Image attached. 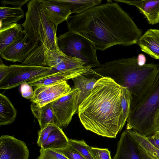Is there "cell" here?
Instances as JSON below:
<instances>
[{"label":"cell","mask_w":159,"mask_h":159,"mask_svg":"<svg viewBox=\"0 0 159 159\" xmlns=\"http://www.w3.org/2000/svg\"><path fill=\"white\" fill-rule=\"evenodd\" d=\"M159 112V71L143 96L131 109L126 129H133L146 136L153 134L154 121Z\"/></svg>","instance_id":"277c9868"},{"label":"cell","mask_w":159,"mask_h":159,"mask_svg":"<svg viewBox=\"0 0 159 159\" xmlns=\"http://www.w3.org/2000/svg\"><path fill=\"white\" fill-rule=\"evenodd\" d=\"M69 146V138L65 135L62 129L57 126L51 131L41 148L61 149Z\"/></svg>","instance_id":"44dd1931"},{"label":"cell","mask_w":159,"mask_h":159,"mask_svg":"<svg viewBox=\"0 0 159 159\" xmlns=\"http://www.w3.org/2000/svg\"><path fill=\"white\" fill-rule=\"evenodd\" d=\"M9 72V66L0 62V82L4 80L8 76Z\"/></svg>","instance_id":"836d02e7"},{"label":"cell","mask_w":159,"mask_h":159,"mask_svg":"<svg viewBox=\"0 0 159 159\" xmlns=\"http://www.w3.org/2000/svg\"><path fill=\"white\" fill-rule=\"evenodd\" d=\"M89 151L94 159H111L110 152L107 149L91 147Z\"/></svg>","instance_id":"f546056e"},{"label":"cell","mask_w":159,"mask_h":159,"mask_svg":"<svg viewBox=\"0 0 159 159\" xmlns=\"http://www.w3.org/2000/svg\"><path fill=\"white\" fill-rule=\"evenodd\" d=\"M147 137L149 141L159 149V135L154 133L151 136H147Z\"/></svg>","instance_id":"e575fe53"},{"label":"cell","mask_w":159,"mask_h":159,"mask_svg":"<svg viewBox=\"0 0 159 159\" xmlns=\"http://www.w3.org/2000/svg\"><path fill=\"white\" fill-rule=\"evenodd\" d=\"M101 68L107 75L119 76L121 86L127 88L131 96V109L151 86L159 71V64L140 66L137 57L120 58L106 62Z\"/></svg>","instance_id":"3957f363"},{"label":"cell","mask_w":159,"mask_h":159,"mask_svg":"<svg viewBox=\"0 0 159 159\" xmlns=\"http://www.w3.org/2000/svg\"><path fill=\"white\" fill-rule=\"evenodd\" d=\"M29 0H2L1 3L2 5H5L7 4L12 5L15 7H19L21 8L25 4L29 1Z\"/></svg>","instance_id":"d6a6232c"},{"label":"cell","mask_w":159,"mask_h":159,"mask_svg":"<svg viewBox=\"0 0 159 159\" xmlns=\"http://www.w3.org/2000/svg\"><path fill=\"white\" fill-rule=\"evenodd\" d=\"M22 25L14 24L0 30V52L12 44L24 34Z\"/></svg>","instance_id":"d6986e66"},{"label":"cell","mask_w":159,"mask_h":159,"mask_svg":"<svg viewBox=\"0 0 159 159\" xmlns=\"http://www.w3.org/2000/svg\"><path fill=\"white\" fill-rule=\"evenodd\" d=\"M114 1L135 6L145 16L150 24L153 25L159 22V0H114Z\"/></svg>","instance_id":"9a60e30c"},{"label":"cell","mask_w":159,"mask_h":159,"mask_svg":"<svg viewBox=\"0 0 159 159\" xmlns=\"http://www.w3.org/2000/svg\"><path fill=\"white\" fill-rule=\"evenodd\" d=\"M52 2L66 7L72 13H80L94 6L100 5L101 0H50Z\"/></svg>","instance_id":"603a6c76"},{"label":"cell","mask_w":159,"mask_h":159,"mask_svg":"<svg viewBox=\"0 0 159 159\" xmlns=\"http://www.w3.org/2000/svg\"><path fill=\"white\" fill-rule=\"evenodd\" d=\"M121 87L109 77L97 80L78 109L80 120L86 129L104 137L116 138L123 128Z\"/></svg>","instance_id":"7a4b0ae2"},{"label":"cell","mask_w":159,"mask_h":159,"mask_svg":"<svg viewBox=\"0 0 159 159\" xmlns=\"http://www.w3.org/2000/svg\"><path fill=\"white\" fill-rule=\"evenodd\" d=\"M39 2L47 18L57 28L59 24L66 21L72 14L67 8L53 3L50 0H39Z\"/></svg>","instance_id":"2e32d148"},{"label":"cell","mask_w":159,"mask_h":159,"mask_svg":"<svg viewBox=\"0 0 159 159\" xmlns=\"http://www.w3.org/2000/svg\"><path fill=\"white\" fill-rule=\"evenodd\" d=\"M138 64L140 66H143L145 64L146 59L145 56L142 54H139L137 57Z\"/></svg>","instance_id":"8d00e7d4"},{"label":"cell","mask_w":159,"mask_h":159,"mask_svg":"<svg viewBox=\"0 0 159 159\" xmlns=\"http://www.w3.org/2000/svg\"><path fill=\"white\" fill-rule=\"evenodd\" d=\"M79 95V90L73 88L68 94L52 102L57 125L61 128L67 127L77 112Z\"/></svg>","instance_id":"9c48e42d"},{"label":"cell","mask_w":159,"mask_h":159,"mask_svg":"<svg viewBox=\"0 0 159 159\" xmlns=\"http://www.w3.org/2000/svg\"><path fill=\"white\" fill-rule=\"evenodd\" d=\"M91 68L90 66H86L73 70L58 72L30 81L27 83L34 87L56 84L85 75L90 71Z\"/></svg>","instance_id":"4fadbf2b"},{"label":"cell","mask_w":159,"mask_h":159,"mask_svg":"<svg viewBox=\"0 0 159 159\" xmlns=\"http://www.w3.org/2000/svg\"><path fill=\"white\" fill-rule=\"evenodd\" d=\"M74 86L73 88L78 89L80 91L79 107L83 101L90 94L97 82L94 78H87L81 75L72 79Z\"/></svg>","instance_id":"cb8c5ba5"},{"label":"cell","mask_w":159,"mask_h":159,"mask_svg":"<svg viewBox=\"0 0 159 159\" xmlns=\"http://www.w3.org/2000/svg\"><path fill=\"white\" fill-rule=\"evenodd\" d=\"M69 146L79 152L86 159H94L90 152L91 147L84 140L69 139Z\"/></svg>","instance_id":"4316f807"},{"label":"cell","mask_w":159,"mask_h":159,"mask_svg":"<svg viewBox=\"0 0 159 159\" xmlns=\"http://www.w3.org/2000/svg\"><path fill=\"white\" fill-rule=\"evenodd\" d=\"M39 44V43L24 32L18 40L0 52V55L6 60L22 63Z\"/></svg>","instance_id":"8fae6325"},{"label":"cell","mask_w":159,"mask_h":159,"mask_svg":"<svg viewBox=\"0 0 159 159\" xmlns=\"http://www.w3.org/2000/svg\"><path fill=\"white\" fill-rule=\"evenodd\" d=\"M17 115V111L9 99L0 94V125H6L12 123Z\"/></svg>","instance_id":"7402d4cb"},{"label":"cell","mask_w":159,"mask_h":159,"mask_svg":"<svg viewBox=\"0 0 159 159\" xmlns=\"http://www.w3.org/2000/svg\"><path fill=\"white\" fill-rule=\"evenodd\" d=\"M57 43L64 54L82 60L86 66L92 67L100 66L96 49L90 41L83 36L69 30L57 37Z\"/></svg>","instance_id":"52a82bcc"},{"label":"cell","mask_w":159,"mask_h":159,"mask_svg":"<svg viewBox=\"0 0 159 159\" xmlns=\"http://www.w3.org/2000/svg\"><path fill=\"white\" fill-rule=\"evenodd\" d=\"M71 90L66 81L35 87L34 96L30 101L42 107L67 95Z\"/></svg>","instance_id":"30bf717a"},{"label":"cell","mask_w":159,"mask_h":159,"mask_svg":"<svg viewBox=\"0 0 159 159\" xmlns=\"http://www.w3.org/2000/svg\"><path fill=\"white\" fill-rule=\"evenodd\" d=\"M138 149L139 152V156L141 159H158L149 155L140 149Z\"/></svg>","instance_id":"d590c367"},{"label":"cell","mask_w":159,"mask_h":159,"mask_svg":"<svg viewBox=\"0 0 159 159\" xmlns=\"http://www.w3.org/2000/svg\"><path fill=\"white\" fill-rule=\"evenodd\" d=\"M154 133H155L157 135H159V129H158L156 132H155Z\"/></svg>","instance_id":"f35d334b"},{"label":"cell","mask_w":159,"mask_h":159,"mask_svg":"<svg viewBox=\"0 0 159 159\" xmlns=\"http://www.w3.org/2000/svg\"><path fill=\"white\" fill-rule=\"evenodd\" d=\"M24 13L21 8L1 6L0 7V30L17 23L24 18Z\"/></svg>","instance_id":"ffe728a7"},{"label":"cell","mask_w":159,"mask_h":159,"mask_svg":"<svg viewBox=\"0 0 159 159\" xmlns=\"http://www.w3.org/2000/svg\"><path fill=\"white\" fill-rule=\"evenodd\" d=\"M57 126L52 124L48 125L44 128L39 130L38 132V138L37 141L38 145L41 148L49 137L52 131Z\"/></svg>","instance_id":"f1b7e54d"},{"label":"cell","mask_w":159,"mask_h":159,"mask_svg":"<svg viewBox=\"0 0 159 159\" xmlns=\"http://www.w3.org/2000/svg\"><path fill=\"white\" fill-rule=\"evenodd\" d=\"M137 146L128 129L121 134L113 159H141Z\"/></svg>","instance_id":"5bb4252c"},{"label":"cell","mask_w":159,"mask_h":159,"mask_svg":"<svg viewBox=\"0 0 159 159\" xmlns=\"http://www.w3.org/2000/svg\"><path fill=\"white\" fill-rule=\"evenodd\" d=\"M52 74L51 67L11 65L9 66L7 76L0 82V89H11L24 83Z\"/></svg>","instance_id":"ba28073f"},{"label":"cell","mask_w":159,"mask_h":159,"mask_svg":"<svg viewBox=\"0 0 159 159\" xmlns=\"http://www.w3.org/2000/svg\"><path fill=\"white\" fill-rule=\"evenodd\" d=\"M29 150L26 143L13 136L0 137V159H28Z\"/></svg>","instance_id":"7c38bea8"},{"label":"cell","mask_w":159,"mask_h":159,"mask_svg":"<svg viewBox=\"0 0 159 159\" xmlns=\"http://www.w3.org/2000/svg\"><path fill=\"white\" fill-rule=\"evenodd\" d=\"M128 130L131 137L137 144L138 149L159 159V149L149 141L147 136L133 129Z\"/></svg>","instance_id":"d4e9b609"},{"label":"cell","mask_w":159,"mask_h":159,"mask_svg":"<svg viewBox=\"0 0 159 159\" xmlns=\"http://www.w3.org/2000/svg\"><path fill=\"white\" fill-rule=\"evenodd\" d=\"M21 65L51 67L53 74L73 70L86 66L81 59L67 56L59 48L49 49L43 44L36 47Z\"/></svg>","instance_id":"8992f818"},{"label":"cell","mask_w":159,"mask_h":159,"mask_svg":"<svg viewBox=\"0 0 159 159\" xmlns=\"http://www.w3.org/2000/svg\"><path fill=\"white\" fill-rule=\"evenodd\" d=\"M137 44L142 51L159 60V30H148L140 37Z\"/></svg>","instance_id":"e0dca14e"},{"label":"cell","mask_w":159,"mask_h":159,"mask_svg":"<svg viewBox=\"0 0 159 159\" xmlns=\"http://www.w3.org/2000/svg\"><path fill=\"white\" fill-rule=\"evenodd\" d=\"M52 102L42 107H40L33 102L31 104V111L38 120L40 129L50 124L57 125L56 119L52 107Z\"/></svg>","instance_id":"ac0fdd59"},{"label":"cell","mask_w":159,"mask_h":159,"mask_svg":"<svg viewBox=\"0 0 159 159\" xmlns=\"http://www.w3.org/2000/svg\"><path fill=\"white\" fill-rule=\"evenodd\" d=\"M53 150L61 154L69 159H86L79 152L69 146L63 149Z\"/></svg>","instance_id":"4dcf8cb0"},{"label":"cell","mask_w":159,"mask_h":159,"mask_svg":"<svg viewBox=\"0 0 159 159\" xmlns=\"http://www.w3.org/2000/svg\"><path fill=\"white\" fill-rule=\"evenodd\" d=\"M107 1L70 16L66 21L69 30L89 40L96 50L137 43L142 30L117 2Z\"/></svg>","instance_id":"6da1fadb"},{"label":"cell","mask_w":159,"mask_h":159,"mask_svg":"<svg viewBox=\"0 0 159 159\" xmlns=\"http://www.w3.org/2000/svg\"><path fill=\"white\" fill-rule=\"evenodd\" d=\"M27 7L25 20L21 25L24 32L49 49H59L57 28L47 18L39 0H29L27 3Z\"/></svg>","instance_id":"5b68a950"},{"label":"cell","mask_w":159,"mask_h":159,"mask_svg":"<svg viewBox=\"0 0 159 159\" xmlns=\"http://www.w3.org/2000/svg\"><path fill=\"white\" fill-rule=\"evenodd\" d=\"M131 101V96L129 90L122 86L121 106L122 109L121 125L123 128L130 114Z\"/></svg>","instance_id":"484cf974"},{"label":"cell","mask_w":159,"mask_h":159,"mask_svg":"<svg viewBox=\"0 0 159 159\" xmlns=\"http://www.w3.org/2000/svg\"><path fill=\"white\" fill-rule=\"evenodd\" d=\"M37 159H69L61 154L51 149L41 148Z\"/></svg>","instance_id":"83f0119b"},{"label":"cell","mask_w":159,"mask_h":159,"mask_svg":"<svg viewBox=\"0 0 159 159\" xmlns=\"http://www.w3.org/2000/svg\"><path fill=\"white\" fill-rule=\"evenodd\" d=\"M20 91L22 96L27 99L31 100L34 96V90L32 86L27 82L20 85Z\"/></svg>","instance_id":"1f68e13d"},{"label":"cell","mask_w":159,"mask_h":159,"mask_svg":"<svg viewBox=\"0 0 159 159\" xmlns=\"http://www.w3.org/2000/svg\"><path fill=\"white\" fill-rule=\"evenodd\" d=\"M159 129V126L158 128V129H157V130L158 129Z\"/></svg>","instance_id":"ab89813d"},{"label":"cell","mask_w":159,"mask_h":159,"mask_svg":"<svg viewBox=\"0 0 159 159\" xmlns=\"http://www.w3.org/2000/svg\"><path fill=\"white\" fill-rule=\"evenodd\" d=\"M159 126V112L155 115L154 121V133L156 132ZM153 133V134H154Z\"/></svg>","instance_id":"74e56055"}]
</instances>
